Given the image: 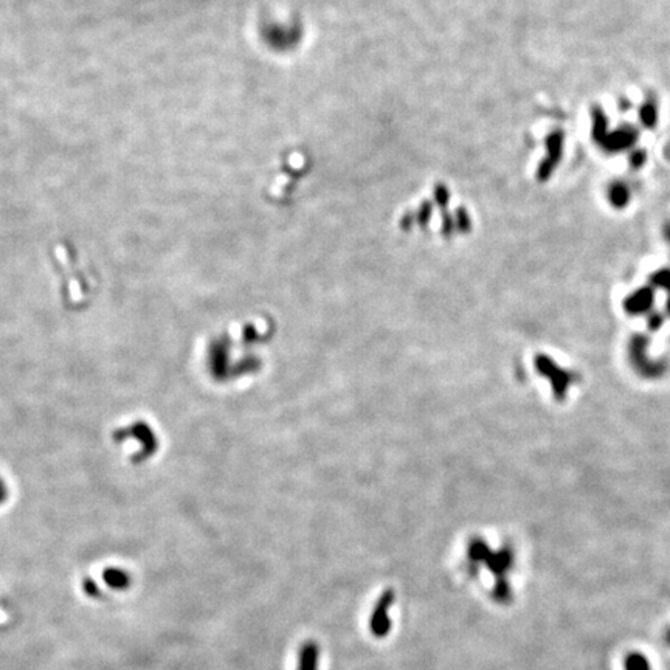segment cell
I'll return each instance as SVG.
<instances>
[{
	"label": "cell",
	"mask_w": 670,
	"mask_h": 670,
	"mask_svg": "<svg viewBox=\"0 0 670 670\" xmlns=\"http://www.w3.org/2000/svg\"><path fill=\"white\" fill-rule=\"evenodd\" d=\"M546 148H548V157L545 158L543 163H541L540 168H539V180H541V182L550 179V175L552 174L554 168L557 166L560 157H562L563 132L562 131L552 132L546 140Z\"/></svg>",
	"instance_id": "obj_1"
},
{
	"label": "cell",
	"mask_w": 670,
	"mask_h": 670,
	"mask_svg": "<svg viewBox=\"0 0 670 670\" xmlns=\"http://www.w3.org/2000/svg\"><path fill=\"white\" fill-rule=\"evenodd\" d=\"M638 136L639 133L635 127L630 125H624L618 127L616 131L608 133L601 146L608 152H620L633 148L638 142Z\"/></svg>",
	"instance_id": "obj_2"
},
{
	"label": "cell",
	"mask_w": 670,
	"mask_h": 670,
	"mask_svg": "<svg viewBox=\"0 0 670 670\" xmlns=\"http://www.w3.org/2000/svg\"><path fill=\"white\" fill-rule=\"evenodd\" d=\"M651 303H653V294H651L650 289L644 288L627 298L625 307L630 314H642L645 310H649Z\"/></svg>",
	"instance_id": "obj_3"
},
{
	"label": "cell",
	"mask_w": 670,
	"mask_h": 670,
	"mask_svg": "<svg viewBox=\"0 0 670 670\" xmlns=\"http://www.w3.org/2000/svg\"><path fill=\"white\" fill-rule=\"evenodd\" d=\"M388 612H389V598L387 596V598L382 601V604L376 608L374 616L371 619V630L374 631V635H385L383 631H387L389 624Z\"/></svg>",
	"instance_id": "obj_4"
},
{
	"label": "cell",
	"mask_w": 670,
	"mask_h": 670,
	"mask_svg": "<svg viewBox=\"0 0 670 670\" xmlns=\"http://www.w3.org/2000/svg\"><path fill=\"white\" fill-rule=\"evenodd\" d=\"M592 115H593V129H592L593 140L596 143L602 144V142H604L608 133H610V131H608V118L601 107H594Z\"/></svg>",
	"instance_id": "obj_5"
},
{
	"label": "cell",
	"mask_w": 670,
	"mask_h": 670,
	"mask_svg": "<svg viewBox=\"0 0 670 670\" xmlns=\"http://www.w3.org/2000/svg\"><path fill=\"white\" fill-rule=\"evenodd\" d=\"M608 200L614 208H624L630 202V190L623 182L612 184L608 188Z\"/></svg>",
	"instance_id": "obj_6"
},
{
	"label": "cell",
	"mask_w": 670,
	"mask_h": 670,
	"mask_svg": "<svg viewBox=\"0 0 670 670\" xmlns=\"http://www.w3.org/2000/svg\"><path fill=\"white\" fill-rule=\"evenodd\" d=\"M639 120H641V125L647 129H653L658 123V111L653 102H645L642 107L639 109Z\"/></svg>",
	"instance_id": "obj_7"
},
{
	"label": "cell",
	"mask_w": 670,
	"mask_h": 670,
	"mask_svg": "<svg viewBox=\"0 0 670 670\" xmlns=\"http://www.w3.org/2000/svg\"><path fill=\"white\" fill-rule=\"evenodd\" d=\"M651 283H653V285H656V288L670 290V270L662 269L655 272L653 275H651Z\"/></svg>",
	"instance_id": "obj_8"
},
{
	"label": "cell",
	"mask_w": 670,
	"mask_h": 670,
	"mask_svg": "<svg viewBox=\"0 0 670 670\" xmlns=\"http://www.w3.org/2000/svg\"><path fill=\"white\" fill-rule=\"evenodd\" d=\"M645 160H647V154H645V151L642 149H635V151H631V154L629 157V162H630V166L633 169H639L641 166H644L645 164Z\"/></svg>",
	"instance_id": "obj_9"
},
{
	"label": "cell",
	"mask_w": 670,
	"mask_h": 670,
	"mask_svg": "<svg viewBox=\"0 0 670 670\" xmlns=\"http://www.w3.org/2000/svg\"><path fill=\"white\" fill-rule=\"evenodd\" d=\"M307 653L303 656V670H315L316 669V650L314 645L307 647Z\"/></svg>",
	"instance_id": "obj_10"
},
{
	"label": "cell",
	"mask_w": 670,
	"mask_h": 670,
	"mask_svg": "<svg viewBox=\"0 0 670 670\" xmlns=\"http://www.w3.org/2000/svg\"><path fill=\"white\" fill-rule=\"evenodd\" d=\"M627 669L629 670H649V666H647V661H645L642 656L633 655V656H630L629 662H627Z\"/></svg>",
	"instance_id": "obj_11"
},
{
	"label": "cell",
	"mask_w": 670,
	"mask_h": 670,
	"mask_svg": "<svg viewBox=\"0 0 670 670\" xmlns=\"http://www.w3.org/2000/svg\"><path fill=\"white\" fill-rule=\"evenodd\" d=\"M436 197H437V204L446 205L449 202V191L446 190V188L437 186L436 188Z\"/></svg>",
	"instance_id": "obj_12"
},
{
	"label": "cell",
	"mask_w": 670,
	"mask_h": 670,
	"mask_svg": "<svg viewBox=\"0 0 670 670\" xmlns=\"http://www.w3.org/2000/svg\"><path fill=\"white\" fill-rule=\"evenodd\" d=\"M664 235H666V237L670 241V224L666 227V231H664Z\"/></svg>",
	"instance_id": "obj_13"
},
{
	"label": "cell",
	"mask_w": 670,
	"mask_h": 670,
	"mask_svg": "<svg viewBox=\"0 0 670 670\" xmlns=\"http://www.w3.org/2000/svg\"><path fill=\"white\" fill-rule=\"evenodd\" d=\"M667 309H669V312H670V300H669V303H667Z\"/></svg>",
	"instance_id": "obj_14"
}]
</instances>
